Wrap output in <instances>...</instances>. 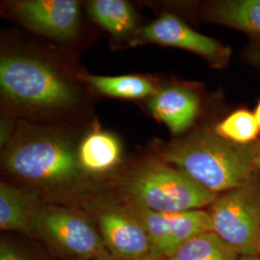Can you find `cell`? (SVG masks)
Listing matches in <instances>:
<instances>
[{"mask_svg":"<svg viewBox=\"0 0 260 260\" xmlns=\"http://www.w3.org/2000/svg\"><path fill=\"white\" fill-rule=\"evenodd\" d=\"M2 160L11 177L43 200L67 198L82 191L85 173L78 152L60 135L23 132L10 143Z\"/></svg>","mask_w":260,"mask_h":260,"instance_id":"6da1fadb","label":"cell"},{"mask_svg":"<svg viewBox=\"0 0 260 260\" xmlns=\"http://www.w3.org/2000/svg\"><path fill=\"white\" fill-rule=\"evenodd\" d=\"M257 145H239L215 131L201 130L158 148V158L214 194L220 195L254 176Z\"/></svg>","mask_w":260,"mask_h":260,"instance_id":"7a4b0ae2","label":"cell"},{"mask_svg":"<svg viewBox=\"0 0 260 260\" xmlns=\"http://www.w3.org/2000/svg\"><path fill=\"white\" fill-rule=\"evenodd\" d=\"M115 186L122 204L166 213L202 209L218 197L154 157L130 168L117 178Z\"/></svg>","mask_w":260,"mask_h":260,"instance_id":"3957f363","label":"cell"},{"mask_svg":"<svg viewBox=\"0 0 260 260\" xmlns=\"http://www.w3.org/2000/svg\"><path fill=\"white\" fill-rule=\"evenodd\" d=\"M0 87L8 102L28 110H59L75 102L71 87L51 67L27 56L1 58Z\"/></svg>","mask_w":260,"mask_h":260,"instance_id":"277c9868","label":"cell"},{"mask_svg":"<svg viewBox=\"0 0 260 260\" xmlns=\"http://www.w3.org/2000/svg\"><path fill=\"white\" fill-rule=\"evenodd\" d=\"M34 238L63 260L112 256L92 218L76 207L45 204L38 217Z\"/></svg>","mask_w":260,"mask_h":260,"instance_id":"5b68a950","label":"cell"},{"mask_svg":"<svg viewBox=\"0 0 260 260\" xmlns=\"http://www.w3.org/2000/svg\"><path fill=\"white\" fill-rule=\"evenodd\" d=\"M212 231L240 256H257L260 239V186L253 177L222 193L209 205Z\"/></svg>","mask_w":260,"mask_h":260,"instance_id":"8992f818","label":"cell"},{"mask_svg":"<svg viewBox=\"0 0 260 260\" xmlns=\"http://www.w3.org/2000/svg\"><path fill=\"white\" fill-rule=\"evenodd\" d=\"M86 212L92 218L112 256L137 259L151 256L149 236L121 202L93 201Z\"/></svg>","mask_w":260,"mask_h":260,"instance_id":"52a82bcc","label":"cell"},{"mask_svg":"<svg viewBox=\"0 0 260 260\" xmlns=\"http://www.w3.org/2000/svg\"><path fill=\"white\" fill-rule=\"evenodd\" d=\"M124 206L148 234L153 257L167 260L193 236L213 232L209 214L202 209L166 213L131 205Z\"/></svg>","mask_w":260,"mask_h":260,"instance_id":"ba28073f","label":"cell"},{"mask_svg":"<svg viewBox=\"0 0 260 260\" xmlns=\"http://www.w3.org/2000/svg\"><path fill=\"white\" fill-rule=\"evenodd\" d=\"M140 42L179 47L204 57L215 67L224 66L231 50L219 41L206 37L189 27L173 14H163L143 28L137 35Z\"/></svg>","mask_w":260,"mask_h":260,"instance_id":"9c48e42d","label":"cell"},{"mask_svg":"<svg viewBox=\"0 0 260 260\" xmlns=\"http://www.w3.org/2000/svg\"><path fill=\"white\" fill-rule=\"evenodd\" d=\"M15 19L44 36L68 40L79 24V6L75 0H20L9 4Z\"/></svg>","mask_w":260,"mask_h":260,"instance_id":"30bf717a","label":"cell"},{"mask_svg":"<svg viewBox=\"0 0 260 260\" xmlns=\"http://www.w3.org/2000/svg\"><path fill=\"white\" fill-rule=\"evenodd\" d=\"M43 199L33 191L6 182L0 184V229L35 237Z\"/></svg>","mask_w":260,"mask_h":260,"instance_id":"8fae6325","label":"cell"},{"mask_svg":"<svg viewBox=\"0 0 260 260\" xmlns=\"http://www.w3.org/2000/svg\"><path fill=\"white\" fill-rule=\"evenodd\" d=\"M152 115L164 122L174 134L189 129L199 113V98L194 92L181 87L159 90L149 103Z\"/></svg>","mask_w":260,"mask_h":260,"instance_id":"7c38bea8","label":"cell"},{"mask_svg":"<svg viewBox=\"0 0 260 260\" xmlns=\"http://www.w3.org/2000/svg\"><path fill=\"white\" fill-rule=\"evenodd\" d=\"M121 145L107 132L90 133L78 150V161L85 174L100 175L111 171L121 159Z\"/></svg>","mask_w":260,"mask_h":260,"instance_id":"4fadbf2b","label":"cell"},{"mask_svg":"<svg viewBox=\"0 0 260 260\" xmlns=\"http://www.w3.org/2000/svg\"><path fill=\"white\" fill-rule=\"evenodd\" d=\"M207 19L260 40V0L218 1L206 10Z\"/></svg>","mask_w":260,"mask_h":260,"instance_id":"5bb4252c","label":"cell"},{"mask_svg":"<svg viewBox=\"0 0 260 260\" xmlns=\"http://www.w3.org/2000/svg\"><path fill=\"white\" fill-rule=\"evenodd\" d=\"M240 254L214 232H205L185 242L167 260H239Z\"/></svg>","mask_w":260,"mask_h":260,"instance_id":"9a60e30c","label":"cell"},{"mask_svg":"<svg viewBox=\"0 0 260 260\" xmlns=\"http://www.w3.org/2000/svg\"><path fill=\"white\" fill-rule=\"evenodd\" d=\"M85 80L103 94L118 99L139 100L149 95L152 96L157 92L151 81L137 75H86Z\"/></svg>","mask_w":260,"mask_h":260,"instance_id":"2e32d148","label":"cell"},{"mask_svg":"<svg viewBox=\"0 0 260 260\" xmlns=\"http://www.w3.org/2000/svg\"><path fill=\"white\" fill-rule=\"evenodd\" d=\"M88 9L92 18L115 36L124 35L135 27V14L126 1L94 0Z\"/></svg>","mask_w":260,"mask_h":260,"instance_id":"e0dca14e","label":"cell"},{"mask_svg":"<svg viewBox=\"0 0 260 260\" xmlns=\"http://www.w3.org/2000/svg\"><path fill=\"white\" fill-rule=\"evenodd\" d=\"M259 130L254 114L248 110H237L218 123L214 131L230 142L249 145L257 137Z\"/></svg>","mask_w":260,"mask_h":260,"instance_id":"ac0fdd59","label":"cell"},{"mask_svg":"<svg viewBox=\"0 0 260 260\" xmlns=\"http://www.w3.org/2000/svg\"><path fill=\"white\" fill-rule=\"evenodd\" d=\"M0 260H36L16 245L2 239L0 242Z\"/></svg>","mask_w":260,"mask_h":260,"instance_id":"d6986e66","label":"cell"},{"mask_svg":"<svg viewBox=\"0 0 260 260\" xmlns=\"http://www.w3.org/2000/svg\"><path fill=\"white\" fill-rule=\"evenodd\" d=\"M99 260H165L162 258H157V257H153V256H148V257H143V258H137V259H120V258H116L114 256H109V257H104L102 259Z\"/></svg>","mask_w":260,"mask_h":260,"instance_id":"ffe728a7","label":"cell"},{"mask_svg":"<svg viewBox=\"0 0 260 260\" xmlns=\"http://www.w3.org/2000/svg\"><path fill=\"white\" fill-rule=\"evenodd\" d=\"M255 167L260 171V143L256 148V155H255Z\"/></svg>","mask_w":260,"mask_h":260,"instance_id":"44dd1931","label":"cell"},{"mask_svg":"<svg viewBox=\"0 0 260 260\" xmlns=\"http://www.w3.org/2000/svg\"><path fill=\"white\" fill-rule=\"evenodd\" d=\"M254 117H255V120L257 121L258 126H259L260 128V102L258 103V104H257L256 108H255V111H254Z\"/></svg>","mask_w":260,"mask_h":260,"instance_id":"7402d4cb","label":"cell"},{"mask_svg":"<svg viewBox=\"0 0 260 260\" xmlns=\"http://www.w3.org/2000/svg\"><path fill=\"white\" fill-rule=\"evenodd\" d=\"M239 260H260V256H241Z\"/></svg>","mask_w":260,"mask_h":260,"instance_id":"603a6c76","label":"cell"},{"mask_svg":"<svg viewBox=\"0 0 260 260\" xmlns=\"http://www.w3.org/2000/svg\"><path fill=\"white\" fill-rule=\"evenodd\" d=\"M258 254H259V256H260V239H259V246H258Z\"/></svg>","mask_w":260,"mask_h":260,"instance_id":"cb8c5ba5","label":"cell"}]
</instances>
